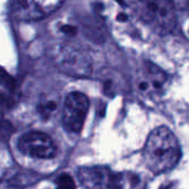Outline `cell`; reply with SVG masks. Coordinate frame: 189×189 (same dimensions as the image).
Segmentation results:
<instances>
[{
	"instance_id": "cell-1",
	"label": "cell",
	"mask_w": 189,
	"mask_h": 189,
	"mask_svg": "<svg viewBox=\"0 0 189 189\" xmlns=\"http://www.w3.org/2000/svg\"><path fill=\"white\" fill-rule=\"evenodd\" d=\"M182 156L179 142L166 126L153 129L143 149L144 162L154 174H164L174 169Z\"/></svg>"
},
{
	"instance_id": "cell-2",
	"label": "cell",
	"mask_w": 189,
	"mask_h": 189,
	"mask_svg": "<svg viewBox=\"0 0 189 189\" xmlns=\"http://www.w3.org/2000/svg\"><path fill=\"white\" fill-rule=\"evenodd\" d=\"M134 8L140 19L159 33L174 30L176 9L171 0H134Z\"/></svg>"
},
{
	"instance_id": "cell-3",
	"label": "cell",
	"mask_w": 189,
	"mask_h": 189,
	"mask_svg": "<svg viewBox=\"0 0 189 189\" xmlns=\"http://www.w3.org/2000/svg\"><path fill=\"white\" fill-rule=\"evenodd\" d=\"M80 175L85 185L94 186L98 189H124L126 182H129L133 186L140 182V178L136 175L113 173L100 167L82 168Z\"/></svg>"
},
{
	"instance_id": "cell-4",
	"label": "cell",
	"mask_w": 189,
	"mask_h": 189,
	"mask_svg": "<svg viewBox=\"0 0 189 189\" xmlns=\"http://www.w3.org/2000/svg\"><path fill=\"white\" fill-rule=\"evenodd\" d=\"M55 63L61 71L74 76V78H86L92 72V63L90 58L81 50L62 44L55 51Z\"/></svg>"
},
{
	"instance_id": "cell-5",
	"label": "cell",
	"mask_w": 189,
	"mask_h": 189,
	"mask_svg": "<svg viewBox=\"0 0 189 189\" xmlns=\"http://www.w3.org/2000/svg\"><path fill=\"white\" fill-rule=\"evenodd\" d=\"M90 107V100L84 93L71 92L66 95L62 110V123L70 133L78 134L83 127Z\"/></svg>"
},
{
	"instance_id": "cell-6",
	"label": "cell",
	"mask_w": 189,
	"mask_h": 189,
	"mask_svg": "<svg viewBox=\"0 0 189 189\" xmlns=\"http://www.w3.org/2000/svg\"><path fill=\"white\" fill-rule=\"evenodd\" d=\"M18 148L23 155L38 159L52 158L57 154V147L52 138L42 132H29L18 140Z\"/></svg>"
},
{
	"instance_id": "cell-7",
	"label": "cell",
	"mask_w": 189,
	"mask_h": 189,
	"mask_svg": "<svg viewBox=\"0 0 189 189\" xmlns=\"http://www.w3.org/2000/svg\"><path fill=\"white\" fill-rule=\"evenodd\" d=\"M64 0H12V12L20 20H40L57 11Z\"/></svg>"
},
{
	"instance_id": "cell-8",
	"label": "cell",
	"mask_w": 189,
	"mask_h": 189,
	"mask_svg": "<svg viewBox=\"0 0 189 189\" xmlns=\"http://www.w3.org/2000/svg\"><path fill=\"white\" fill-rule=\"evenodd\" d=\"M167 83V75L158 66L151 62H145L137 81V89L142 94L145 95H157L160 96L165 90Z\"/></svg>"
},
{
	"instance_id": "cell-9",
	"label": "cell",
	"mask_w": 189,
	"mask_h": 189,
	"mask_svg": "<svg viewBox=\"0 0 189 189\" xmlns=\"http://www.w3.org/2000/svg\"><path fill=\"white\" fill-rule=\"evenodd\" d=\"M58 110V103L54 100H46L38 105V112L42 117L49 118Z\"/></svg>"
},
{
	"instance_id": "cell-10",
	"label": "cell",
	"mask_w": 189,
	"mask_h": 189,
	"mask_svg": "<svg viewBox=\"0 0 189 189\" xmlns=\"http://www.w3.org/2000/svg\"><path fill=\"white\" fill-rule=\"evenodd\" d=\"M55 189H76L75 182L68 174H62L55 180Z\"/></svg>"
},
{
	"instance_id": "cell-11",
	"label": "cell",
	"mask_w": 189,
	"mask_h": 189,
	"mask_svg": "<svg viewBox=\"0 0 189 189\" xmlns=\"http://www.w3.org/2000/svg\"><path fill=\"white\" fill-rule=\"evenodd\" d=\"M61 31L69 35H75L78 32V28L74 26H70V24H64L61 27Z\"/></svg>"
},
{
	"instance_id": "cell-12",
	"label": "cell",
	"mask_w": 189,
	"mask_h": 189,
	"mask_svg": "<svg viewBox=\"0 0 189 189\" xmlns=\"http://www.w3.org/2000/svg\"><path fill=\"white\" fill-rule=\"evenodd\" d=\"M116 19H117V21H120V22H125V21L128 20V18H127V15H126V13H118Z\"/></svg>"
},
{
	"instance_id": "cell-13",
	"label": "cell",
	"mask_w": 189,
	"mask_h": 189,
	"mask_svg": "<svg viewBox=\"0 0 189 189\" xmlns=\"http://www.w3.org/2000/svg\"><path fill=\"white\" fill-rule=\"evenodd\" d=\"M116 1H117V2H120V4H124V1H123V0H116Z\"/></svg>"
}]
</instances>
